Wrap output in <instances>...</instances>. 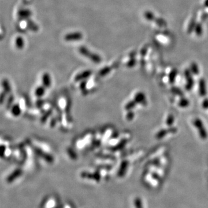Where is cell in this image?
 <instances>
[{"label":"cell","mask_w":208,"mask_h":208,"mask_svg":"<svg viewBox=\"0 0 208 208\" xmlns=\"http://www.w3.org/2000/svg\"><path fill=\"white\" fill-rule=\"evenodd\" d=\"M79 51L81 55L88 58L91 61H93L95 63H99L102 61V59L99 56V55L94 53H92V52H91L85 46H82L80 47L79 49Z\"/></svg>","instance_id":"cell-1"},{"label":"cell","mask_w":208,"mask_h":208,"mask_svg":"<svg viewBox=\"0 0 208 208\" xmlns=\"http://www.w3.org/2000/svg\"><path fill=\"white\" fill-rule=\"evenodd\" d=\"M83 38V35L80 32L69 33L65 35L64 39L67 41H79Z\"/></svg>","instance_id":"cell-2"},{"label":"cell","mask_w":208,"mask_h":208,"mask_svg":"<svg viewBox=\"0 0 208 208\" xmlns=\"http://www.w3.org/2000/svg\"><path fill=\"white\" fill-rule=\"evenodd\" d=\"M81 177L83 178H87L89 179L94 180L96 182H99L101 180V176L98 172H95L94 174H91L89 172H84L81 174Z\"/></svg>","instance_id":"cell-3"},{"label":"cell","mask_w":208,"mask_h":208,"mask_svg":"<svg viewBox=\"0 0 208 208\" xmlns=\"http://www.w3.org/2000/svg\"><path fill=\"white\" fill-rule=\"evenodd\" d=\"M92 74V71L91 70H86L84 71L79 74H78L75 78V80L76 82L78 81H80L84 79H86V78H89Z\"/></svg>","instance_id":"cell-4"},{"label":"cell","mask_w":208,"mask_h":208,"mask_svg":"<svg viewBox=\"0 0 208 208\" xmlns=\"http://www.w3.org/2000/svg\"><path fill=\"white\" fill-rule=\"evenodd\" d=\"M22 174V171L21 170H16L14 172H12L10 175L8 176L7 178V181L8 183H12L16 179L20 176Z\"/></svg>","instance_id":"cell-5"},{"label":"cell","mask_w":208,"mask_h":208,"mask_svg":"<svg viewBox=\"0 0 208 208\" xmlns=\"http://www.w3.org/2000/svg\"><path fill=\"white\" fill-rule=\"evenodd\" d=\"M32 15L31 11L28 9H22L19 11L18 15L22 18H28Z\"/></svg>","instance_id":"cell-6"},{"label":"cell","mask_w":208,"mask_h":208,"mask_svg":"<svg viewBox=\"0 0 208 208\" xmlns=\"http://www.w3.org/2000/svg\"><path fill=\"white\" fill-rule=\"evenodd\" d=\"M15 45H16V47L19 49H23L24 47V39L22 36H18L16 39Z\"/></svg>","instance_id":"cell-7"},{"label":"cell","mask_w":208,"mask_h":208,"mask_svg":"<svg viewBox=\"0 0 208 208\" xmlns=\"http://www.w3.org/2000/svg\"><path fill=\"white\" fill-rule=\"evenodd\" d=\"M196 24H197V23H196V19H195V18H192L191 19V20H190L188 27L187 31H188V32L189 34H191L194 30Z\"/></svg>","instance_id":"cell-8"},{"label":"cell","mask_w":208,"mask_h":208,"mask_svg":"<svg viewBox=\"0 0 208 208\" xmlns=\"http://www.w3.org/2000/svg\"><path fill=\"white\" fill-rule=\"evenodd\" d=\"M42 81L43 84L46 86L49 87L50 85V78L47 73H45L42 76Z\"/></svg>","instance_id":"cell-9"},{"label":"cell","mask_w":208,"mask_h":208,"mask_svg":"<svg viewBox=\"0 0 208 208\" xmlns=\"http://www.w3.org/2000/svg\"><path fill=\"white\" fill-rule=\"evenodd\" d=\"M195 34L198 35V36H200L202 35V27L201 26V24L200 23H197L195 27Z\"/></svg>","instance_id":"cell-10"},{"label":"cell","mask_w":208,"mask_h":208,"mask_svg":"<svg viewBox=\"0 0 208 208\" xmlns=\"http://www.w3.org/2000/svg\"><path fill=\"white\" fill-rule=\"evenodd\" d=\"M111 71V68L110 67H105L103 68H102L101 70H100L99 74L101 76H104L108 74L110 71Z\"/></svg>","instance_id":"cell-11"},{"label":"cell","mask_w":208,"mask_h":208,"mask_svg":"<svg viewBox=\"0 0 208 208\" xmlns=\"http://www.w3.org/2000/svg\"><path fill=\"white\" fill-rule=\"evenodd\" d=\"M134 204L136 208H143L142 202L139 198H136L134 200Z\"/></svg>","instance_id":"cell-12"},{"label":"cell","mask_w":208,"mask_h":208,"mask_svg":"<svg viewBox=\"0 0 208 208\" xmlns=\"http://www.w3.org/2000/svg\"><path fill=\"white\" fill-rule=\"evenodd\" d=\"M145 17L147 20H148L149 21H151V20H154V19L155 18L153 14H152L150 12H146L145 14Z\"/></svg>","instance_id":"cell-13"},{"label":"cell","mask_w":208,"mask_h":208,"mask_svg":"<svg viewBox=\"0 0 208 208\" xmlns=\"http://www.w3.org/2000/svg\"><path fill=\"white\" fill-rule=\"evenodd\" d=\"M44 94V88L43 87H39L35 91V94L38 97L42 96Z\"/></svg>","instance_id":"cell-14"},{"label":"cell","mask_w":208,"mask_h":208,"mask_svg":"<svg viewBox=\"0 0 208 208\" xmlns=\"http://www.w3.org/2000/svg\"><path fill=\"white\" fill-rule=\"evenodd\" d=\"M28 25H29V27L30 28L34 31H36L37 30H38V26L37 25H36L34 22H29L28 23Z\"/></svg>","instance_id":"cell-15"},{"label":"cell","mask_w":208,"mask_h":208,"mask_svg":"<svg viewBox=\"0 0 208 208\" xmlns=\"http://www.w3.org/2000/svg\"><path fill=\"white\" fill-rule=\"evenodd\" d=\"M191 68L192 71L194 74H195V75H197L198 73V67L196 64H195V63L192 64L191 66Z\"/></svg>","instance_id":"cell-16"},{"label":"cell","mask_w":208,"mask_h":208,"mask_svg":"<svg viewBox=\"0 0 208 208\" xmlns=\"http://www.w3.org/2000/svg\"><path fill=\"white\" fill-rule=\"evenodd\" d=\"M156 22H157V24L159 26H166V23L163 20V19H158L157 21H156Z\"/></svg>","instance_id":"cell-17"},{"label":"cell","mask_w":208,"mask_h":208,"mask_svg":"<svg viewBox=\"0 0 208 208\" xmlns=\"http://www.w3.org/2000/svg\"><path fill=\"white\" fill-rule=\"evenodd\" d=\"M135 63H136L135 59H133L130 60V61L128 62V63H127V66H128V67H133V66L135 64Z\"/></svg>","instance_id":"cell-18"},{"label":"cell","mask_w":208,"mask_h":208,"mask_svg":"<svg viewBox=\"0 0 208 208\" xmlns=\"http://www.w3.org/2000/svg\"><path fill=\"white\" fill-rule=\"evenodd\" d=\"M205 6L208 8V0H205Z\"/></svg>","instance_id":"cell-19"}]
</instances>
